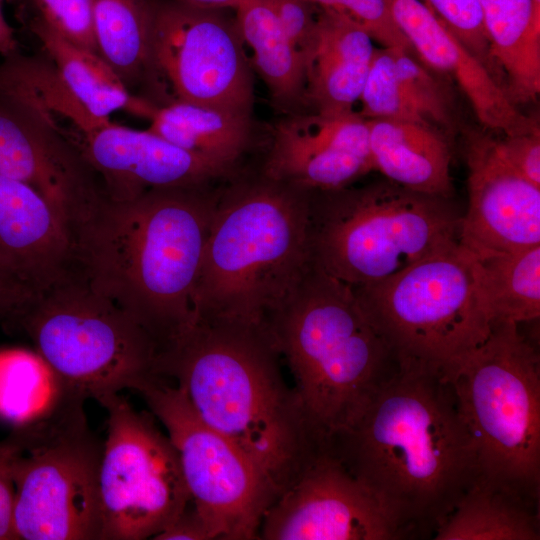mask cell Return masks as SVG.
<instances>
[{
	"mask_svg": "<svg viewBox=\"0 0 540 540\" xmlns=\"http://www.w3.org/2000/svg\"><path fill=\"white\" fill-rule=\"evenodd\" d=\"M474 259L492 324L510 322L519 325L539 318L540 245Z\"/></svg>",
	"mask_w": 540,
	"mask_h": 540,
	"instance_id": "30",
	"label": "cell"
},
{
	"mask_svg": "<svg viewBox=\"0 0 540 540\" xmlns=\"http://www.w3.org/2000/svg\"><path fill=\"white\" fill-rule=\"evenodd\" d=\"M76 399L34 349H0V419L13 430L48 420Z\"/></svg>",
	"mask_w": 540,
	"mask_h": 540,
	"instance_id": "29",
	"label": "cell"
},
{
	"mask_svg": "<svg viewBox=\"0 0 540 540\" xmlns=\"http://www.w3.org/2000/svg\"><path fill=\"white\" fill-rule=\"evenodd\" d=\"M305 1L317 8L332 10L350 17L364 27L383 47L400 48L413 53L408 40L394 22L385 0Z\"/></svg>",
	"mask_w": 540,
	"mask_h": 540,
	"instance_id": "35",
	"label": "cell"
},
{
	"mask_svg": "<svg viewBox=\"0 0 540 540\" xmlns=\"http://www.w3.org/2000/svg\"><path fill=\"white\" fill-rule=\"evenodd\" d=\"M413 53L427 66L452 77L487 129L505 136L539 128L522 114L491 71L474 56L421 0H385Z\"/></svg>",
	"mask_w": 540,
	"mask_h": 540,
	"instance_id": "19",
	"label": "cell"
},
{
	"mask_svg": "<svg viewBox=\"0 0 540 540\" xmlns=\"http://www.w3.org/2000/svg\"><path fill=\"white\" fill-rule=\"evenodd\" d=\"M17 41L12 27L5 19L0 8V54L10 57L14 54Z\"/></svg>",
	"mask_w": 540,
	"mask_h": 540,
	"instance_id": "41",
	"label": "cell"
},
{
	"mask_svg": "<svg viewBox=\"0 0 540 540\" xmlns=\"http://www.w3.org/2000/svg\"><path fill=\"white\" fill-rule=\"evenodd\" d=\"M152 539L211 540V537L203 518L190 500L173 522Z\"/></svg>",
	"mask_w": 540,
	"mask_h": 540,
	"instance_id": "39",
	"label": "cell"
},
{
	"mask_svg": "<svg viewBox=\"0 0 540 540\" xmlns=\"http://www.w3.org/2000/svg\"><path fill=\"white\" fill-rule=\"evenodd\" d=\"M12 434L16 540H100L103 443L88 427L84 401Z\"/></svg>",
	"mask_w": 540,
	"mask_h": 540,
	"instance_id": "10",
	"label": "cell"
},
{
	"mask_svg": "<svg viewBox=\"0 0 540 540\" xmlns=\"http://www.w3.org/2000/svg\"><path fill=\"white\" fill-rule=\"evenodd\" d=\"M538 502L479 478L433 534L434 540H539Z\"/></svg>",
	"mask_w": 540,
	"mask_h": 540,
	"instance_id": "26",
	"label": "cell"
},
{
	"mask_svg": "<svg viewBox=\"0 0 540 540\" xmlns=\"http://www.w3.org/2000/svg\"><path fill=\"white\" fill-rule=\"evenodd\" d=\"M31 28L52 62L53 82L93 120L106 123L119 110L150 118L158 104L131 93L98 54L72 44L39 19Z\"/></svg>",
	"mask_w": 540,
	"mask_h": 540,
	"instance_id": "23",
	"label": "cell"
},
{
	"mask_svg": "<svg viewBox=\"0 0 540 540\" xmlns=\"http://www.w3.org/2000/svg\"><path fill=\"white\" fill-rule=\"evenodd\" d=\"M148 120L154 134L233 170L251 137V116L178 100L157 105Z\"/></svg>",
	"mask_w": 540,
	"mask_h": 540,
	"instance_id": "25",
	"label": "cell"
},
{
	"mask_svg": "<svg viewBox=\"0 0 540 540\" xmlns=\"http://www.w3.org/2000/svg\"><path fill=\"white\" fill-rule=\"evenodd\" d=\"M310 191L271 180L221 187L195 286L194 322L269 332L309 269Z\"/></svg>",
	"mask_w": 540,
	"mask_h": 540,
	"instance_id": "4",
	"label": "cell"
},
{
	"mask_svg": "<svg viewBox=\"0 0 540 540\" xmlns=\"http://www.w3.org/2000/svg\"><path fill=\"white\" fill-rule=\"evenodd\" d=\"M391 50L398 80L412 106L428 124L449 127L448 100L437 80L413 53L400 48Z\"/></svg>",
	"mask_w": 540,
	"mask_h": 540,
	"instance_id": "32",
	"label": "cell"
},
{
	"mask_svg": "<svg viewBox=\"0 0 540 540\" xmlns=\"http://www.w3.org/2000/svg\"><path fill=\"white\" fill-rule=\"evenodd\" d=\"M359 102V114L365 119L428 124L412 106L400 85L391 48L375 49Z\"/></svg>",
	"mask_w": 540,
	"mask_h": 540,
	"instance_id": "31",
	"label": "cell"
},
{
	"mask_svg": "<svg viewBox=\"0 0 540 540\" xmlns=\"http://www.w3.org/2000/svg\"><path fill=\"white\" fill-rule=\"evenodd\" d=\"M265 1L276 15L286 36L306 66L314 46L319 8L305 0Z\"/></svg>",
	"mask_w": 540,
	"mask_h": 540,
	"instance_id": "36",
	"label": "cell"
},
{
	"mask_svg": "<svg viewBox=\"0 0 540 540\" xmlns=\"http://www.w3.org/2000/svg\"><path fill=\"white\" fill-rule=\"evenodd\" d=\"M268 329L320 445L351 427L400 370L352 287L312 264Z\"/></svg>",
	"mask_w": 540,
	"mask_h": 540,
	"instance_id": "5",
	"label": "cell"
},
{
	"mask_svg": "<svg viewBox=\"0 0 540 540\" xmlns=\"http://www.w3.org/2000/svg\"><path fill=\"white\" fill-rule=\"evenodd\" d=\"M136 392L165 427L211 539H259L263 516L277 493L258 466L205 424L168 378L157 376Z\"/></svg>",
	"mask_w": 540,
	"mask_h": 540,
	"instance_id": "11",
	"label": "cell"
},
{
	"mask_svg": "<svg viewBox=\"0 0 540 540\" xmlns=\"http://www.w3.org/2000/svg\"><path fill=\"white\" fill-rule=\"evenodd\" d=\"M440 22L487 68L492 63L479 0H425Z\"/></svg>",
	"mask_w": 540,
	"mask_h": 540,
	"instance_id": "34",
	"label": "cell"
},
{
	"mask_svg": "<svg viewBox=\"0 0 540 540\" xmlns=\"http://www.w3.org/2000/svg\"><path fill=\"white\" fill-rule=\"evenodd\" d=\"M2 324L28 338L65 388L98 401L159 376L149 335L70 267Z\"/></svg>",
	"mask_w": 540,
	"mask_h": 540,
	"instance_id": "7",
	"label": "cell"
},
{
	"mask_svg": "<svg viewBox=\"0 0 540 540\" xmlns=\"http://www.w3.org/2000/svg\"><path fill=\"white\" fill-rule=\"evenodd\" d=\"M67 226L33 188L0 174V274L34 292L69 270Z\"/></svg>",
	"mask_w": 540,
	"mask_h": 540,
	"instance_id": "20",
	"label": "cell"
},
{
	"mask_svg": "<svg viewBox=\"0 0 540 540\" xmlns=\"http://www.w3.org/2000/svg\"><path fill=\"white\" fill-rule=\"evenodd\" d=\"M93 27L98 55L130 92L159 76L153 59L151 0H96Z\"/></svg>",
	"mask_w": 540,
	"mask_h": 540,
	"instance_id": "27",
	"label": "cell"
},
{
	"mask_svg": "<svg viewBox=\"0 0 540 540\" xmlns=\"http://www.w3.org/2000/svg\"><path fill=\"white\" fill-rule=\"evenodd\" d=\"M234 10L243 42L272 100L285 109L306 100L304 63L267 2L240 0Z\"/></svg>",
	"mask_w": 540,
	"mask_h": 540,
	"instance_id": "28",
	"label": "cell"
},
{
	"mask_svg": "<svg viewBox=\"0 0 540 540\" xmlns=\"http://www.w3.org/2000/svg\"><path fill=\"white\" fill-rule=\"evenodd\" d=\"M374 170L367 119L359 113L289 116L273 131L262 174L308 191H332Z\"/></svg>",
	"mask_w": 540,
	"mask_h": 540,
	"instance_id": "17",
	"label": "cell"
},
{
	"mask_svg": "<svg viewBox=\"0 0 540 540\" xmlns=\"http://www.w3.org/2000/svg\"><path fill=\"white\" fill-rule=\"evenodd\" d=\"M98 175L105 195L114 201L133 199L165 187L213 183L235 170L190 153L147 130L108 121L77 132L66 130Z\"/></svg>",
	"mask_w": 540,
	"mask_h": 540,
	"instance_id": "18",
	"label": "cell"
},
{
	"mask_svg": "<svg viewBox=\"0 0 540 540\" xmlns=\"http://www.w3.org/2000/svg\"><path fill=\"white\" fill-rule=\"evenodd\" d=\"M374 170L407 189L451 198V147L429 124L367 119Z\"/></svg>",
	"mask_w": 540,
	"mask_h": 540,
	"instance_id": "22",
	"label": "cell"
},
{
	"mask_svg": "<svg viewBox=\"0 0 540 540\" xmlns=\"http://www.w3.org/2000/svg\"><path fill=\"white\" fill-rule=\"evenodd\" d=\"M151 8L155 68L176 100L251 116L253 76L236 18L175 0Z\"/></svg>",
	"mask_w": 540,
	"mask_h": 540,
	"instance_id": "13",
	"label": "cell"
},
{
	"mask_svg": "<svg viewBox=\"0 0 540 540\" xmlns=\"http://www.w3.org/2000/svg\"><path fill=\"white\" fill-rule=\"evenodd\" d=\"M491 60L504 70L514 104L540 93V3L535 0H479Z\"/></svg>",
	"mask_w": 540,
	"mask_h": 540,
	"instance_id": "24",
	"label": "cell"
},
{
	"mask_svg": "<svg viewBox=\"0 0 540 540\" xmlns=\"http://www.w3.org/2000/svg\"><path fill=\"white\" fill-rule=\"evenodd\" d=\"M352 289L400 369L450 379L492 328L475 259L459 243Z\"/></svg>",
	"mask_w": 540,
	"mask_h": 540,
	"instance_id": "8",
	"label": "cell"
},
{
	"mask_svg": "<svg viewBox=\"0 0 540 540\" xmlns=\"http://www.w3.org/2000/svg\"><path fill=\"white\" fill-rule=\"evenodd\" d=\"M96 0H34L39 20L72 44L97 53L94 37Z\"/></svg>",
	"mask_w": 540,
	"mask_h": 540,
	"instance_id": "33",
	"label": "cell"
},
{
	"mask_svg": "<svg viewBox=\"0 0 540 540\" xmlns=\"http://www.w3.org/2000/svg\"><path fill=\"white\" fill-rule=\"evenodd\" d=\"M107 435L99 468L100 540H143L168 527L190 502L167 434L119 393L102 397Z\"/></svg>",
	"mask_w": 540,
	"mask_h": 540,
	"instance_id": "12",
	"label": "cell"
},
{
	"mask_svg": "<svg viewBox=\"0 0 540 540\" xmlns=\"http://www.w3.org/2000/svg\"><path fill=\"white\" fill-rule=\"evenodd\" d=\"M449 380L475 445L481 478L538 502L540 359L519 325L492 324L486 341Z\"/></svg>",
	"mask_w": 540,
	"mask_h": 540,
	"instance_id": "9",
	"label": "cell"
},
{
	"mask_svg": "<svg viewBox=\"0 0 540 540\" xmlns=\"http://www.w3.org/2000/svg\"><path fill=\"white\" fill-rule=\"evenodd\" d=\"M373 41L350 17L318 9L314 46L305 66V98L315 112H354L376 49Z\"/></svg>",
	"mask_w": 540,
	"mask_h": 540,
	"instance_id": "21",
	"label": "cell"
},
{
	"mask_svg": "<svg viewBox=\"0 0 540 540\" xmlns=\"http://www.w3.org/2000/svg\"><path fill=\"white\" fill-rule=\"evenodd\" d=\"M328 447L405 538L434 534L481 477L451 381L400 369Z\"/></svg>",
	"mask_w": 540,
	"mask_h": 540,
	"instance_id": "1",
	"label": "cell"
},
{
	"mask_svg": "<svg viewBox=\"0 0 540 540\" xmlns=\"http://www.w3.org/2000/svg\"><path fill=\"white\" fill-rule=\"evenodd\" d=\"M31 294L0 274V321L9 317Z\"/></svg>",
	"mask_w": 540,
	"mask_h": 540,
	"instance_id": "40",
	"label": "cell"
},
{
	"mask_svg": "<svg viewBox=\"0 0 540 540\" xmlns=\"http://www.w3.org/2000/svg\"><path fill=\"white\" fill-rule=\"evenodd\" d=\"M404 538L374 495L326 446L270 505L259 532L265 540Z\"/></svg>",
	"mask_w": 540,
	"mask_h": 540,
	"instance_id": "15",
	"label": "cell"
},
{
	"mask_svg": "<svg viewBox=\"0 0 540 540\" xmlns=\"http://www.w3.org/2000/svg\"><path fill=\"white\" fill-rule=\"evenodd\" d=\"M537 3H540V0H535Z\"/></svg>",
	"mask_w": 540,
	"mask_h": 540,
	"instance_id": "43",
	"label": "cell"
},
{
	"mask_svg": "<svg viewBox=\"0 0 540 540\" xmlns=\"http://www.w3.org/2000/svg\"><path fill=\"white\" fill-rule=\"evenodd\" d=\"M505 160L525 179L540 187V131L505 136L497 139Z\"/></svg>",
	"mask_w": 540,
	"mask_h": 540,
	"instance_id": "37",
	"label": "cell"
},
{
	"mask_svg": "<svg viewBox=\"0 0 540 540\" xmlns=\"http://www.w3.org/2000/svg\"><path fill=\"white\" fill-rule=\"evenodd\" d=\"M266 330L195 321L159 354L197 416L258 466L277 497L321 448Z\"/></svg>",
	"mask_w": 540,
	"mask_h": 540,
	"instance_id": "3",
	"label": "cell"
},
{
	"mask_svg": "<svg viewBox=\"0 0 540 540\" xmlns=\"http://www.w3.org/2000/svg\"><path fill=\"white\" fill-rule=\"evenodd\" d=\"M18 442L11 433L0 442V540H16L14 531V460Z\"/></svg>",
	"mask_w": 540,
	"mask_h": 540,
	"instance_id": "38",
	"label": "cell"
},
{
	"mask_svg": "<svg viewBox=\"0 0 540 540\" xmlns=\"http://www.w3.org/2000/svg\"><path fill=\"white\" fill-rule=\"evenodd\" d=\"M220 188L105 197L72 235V269L137 323L158 355L194 323L195 286Z\"/></svg>",
	"mask_w": 540,
	"mask_h": 540,
	"instance_id": "2",
	"label": "cell"
},
{
	"mask_svg": "<svg viewBox=\"0 0 540 540\" xmlns=\"http://www.w3.org/2000/svg\"><path fill=\"white\" fill-rule=\"evenodd\" d=\"M177 2L200 8L234 9L240 0H175Z\"/></svg>",
	"mask_w": 540,
	"mask_h": 540,
	"instance_id": "42",
	"label": "cell"
},
{
	"mask_svg": "<svg viewBox=\"0 0 540 540\" xmlns=\"http://www.w3.org/2000/svg\"><path fill=\"white\" fill-rule=\"evenodd\" d=\"M0 174L39 193L71 237L106 197L98 175L55 117L29 96L3 88Z\"/></svg>",
	"mask_w": 540,
	"mask_h": 540,
	"instance_id": "14",
	"label": "cell"
},
{
	"mask_svg": "<svg viewBox=\"0 0 540 540\" xmlns=\"http://www.w3.org/2000/svg\"><path fill=\"white\" fill-rule=\"evenodd\" d=\"M449 199L387 179L310 191V262L351 287L385 280L459 243L462 214Z\"/></svg>",
	"mask_w": 540,
	"mask_h": 540,
	"instance_id": "6",
	"label": "cell"
},
{
	"mask_svg": "<svg viewBox=\"0 0 540 540\" xmlns=\"http://www.w3.org/2000/svg\"><path fill=\"white\" fill-rule=\"evenodd\" d=\"M465 160L468 208L459 244L474 257L540 245V187L505 160L497 138L469 132Z\"/></svg>",
	"mask_w": 540,
	"mask_h": 540,
	"instance_id": "16",
	"label": "cell"
}]
</instances>
